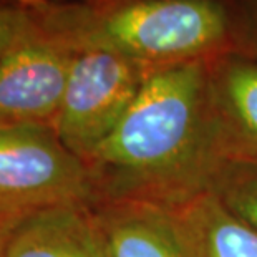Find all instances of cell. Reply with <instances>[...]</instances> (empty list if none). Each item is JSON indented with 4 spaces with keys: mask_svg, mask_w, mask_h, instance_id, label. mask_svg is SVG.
<instances>
[{
    "mask_svg": "<svg viewBox=\"0 0 257 257\" xmlns=\"http://www.w3.org/2000/svg\"><path fill=\"white\" fill-rule=\"evenodd\" d=\"M7 229H4V227H0V250H2V245H4V239L5 236H7Z\"/></svg>",
    "mask_w": 257,
    "mask_h": 257,
    "instance_id": "obj_14",
    "label": "cell"
},
{
    "mask_svg": "<svg viewBox=\"0 0 257 257\" xmlns=\"http://www.w3.org/2000/svg\"><path fill=\"white\" fill-rule=\"evenodd\" d=\"M148 68L103 48L75 52L53 123L60 141L86 163L126 113Z\"/></svg>",
    "mask_w": 257,
    "mask_h": 257,
    "instance_id": "obj_4",
    "label": "cell"
},
{
    "mask_svg": "<svg viewBox=\"0 0 257 257\" xmlns=\"http://www.w3.org/2000/svg\"><path fill=\"white\" fill-rule=\"evenodd\" d=\"M231 24L222 0H130L101 12H57L42 25L75 52L103 48L151 70L229 52Z\"/></svg>",
    "mask_w": 257,
    "mask_h": 257,
    "instance_id": "obj_2",
    "label": "cell"
},
{
    "mask_svg": "<svg viewBox=\"0 0 257 257\" xmlns=\"http://www.w3.org/2000/svg\"><path fill=\"white\" fill-rule=\"evenodd\" d=\"M209 191L257 231V160L224 163L212 178Z\"/></svg>",
    "mask_w": 257,
    "mask_h": 257,
    "instance_id": "obj_10",
    "label": "cell"
},
{
    "mask_svg": "<svg viewBox=\"0 0 257 257\" xmlns=\"http://www.w3.org/2000/svg\"><path fill=\"white\" fill-rule=\"evenodd\" d=\"M0 257H108L91 206H60L14 226Z\"/></svg>",
    "mask_w": 257,
    "mask_h": 257,
    "instance_id": "obj_8",
    "label": "cell"
},
{
    "mask_svg": "<svg viewBox=\"0 0 257 257\" xmlns=\"http://www.w3.org/2000/svg\"><path fill=\"white\" fill-rule=\"evenodd\" d=\"M186 257H257V231L212 191L171 206Z\"/></svg>",
    "mask_w": 257,
    "mask_h": 257,
    "instance_id": "obj_9",
    "label": "cell"
},
{
    "mask_svg": "<svg viewBox=\"0 0 257 257\" xmlns=\"http://www.w3.org/2000/svg\"><path fill=\"white\" fill-rule=\"evenodd\" d=\"M207 75L211 133L219 165L255 161L257 58L224 52L207 60Z\"/></svg>",
    "mask_w": 257,
    "mask_h": 257,
    "instance_id": "obj_6",
    "label": "cell"
},
{
    "mask_svg": "<svg viewBox=\"0 0 257 257\" xmlns=\"http://www.w3.org/2000/svg\"><path fill=\"white\" fill-rule=\"evenodd\" d=\"M75 50L40 29L0 58V124L53 126Z\"/></svg>",
    "mask_w": 257,
    "mask_h": 257,
    "instance_id": "obj_5",
    "label": "cell"
},
{
    "mask_svg": "<svg viewBox=\"0 0 257 257\" xmlns=\"http://www.w3.org/2000/svg\"><path fill=\"white\" fill-rule=\"evenodd\" d=\"M17 2L24 5H42L43 2H47V0H17Z\"/></svg>",
    "mask_w": 257,
    "mask_h": 257,
    "instance_id": "obj_13",
    "label": "cell"
},
{
    "mask_svg": "<svg viewBox=\"0 0 257 257\" xmlns=\"http://www.w3.org/2000/svg\"><path fill=\"white\" fill-rule=\"evenodd\" d=\"M108 257H186L171 206L140 199L91 204Z\"/></svg>",
    "mask_w": 257,
    "mask_h": 257,
    "instance_id": "obj_7",
    "label": "cell"
},
{
    "mask_svg": "<svg viewBox=\"0 0 257 257\" xmlns=\"http://www.w3.org/2000/svg\"><path fill=\"white\" fill-rule=\"evenodd\" d=\"M88 168L48 124H0V227L60 206H91Z\"/></svg>",
    "mask_w": 257,
    "mask_h": 257,
    "instance_id": "obj_3",
    "label": "cell"
},
{
    "mask_svg": "<svg viewBox=\"0 0 257 257\" xmlns=\"http://www.w3.org/2000/svg\"><path fill=\"white\" fill-rule=\"evenodd\" d=\"M231 20V50L257 58V0H237Z\"/></svg>",
    "mask_w": 257,
    "mask_h": 257,
    "instance_id": "obj_11",
    "label": "cell"
},
{
    "mask_svg": "<svg viewBox=\"0 0 257 257\" xmlns=\"http://www.w3.org/2000/svg\"><path fill=\"white\" fill-rule=\"evenodd\" d=\"M85 165L95 202L176 206L209 189L221 165L211 133L207 60L148 70L126 113Z\"/></svg>",
    "mask_w": 257,
    "mask_h": 257,
    "instance_id": "obj_1",
    "label": "cell"
},
{
    "mask_svg": "<svg viewBox=\"0 0 257 257\" xmlns=\"http://www.w3.org/2000/svg\"><path fill=\"white\" fill-rule=\"evenodd\" d=\"M40 29V20L24 9L0 7V58Z\"/></svg>",
    "mask_w": 257,
    "mask_h": 257,
    "instance_id": "obj_12",
    "label": "cell"
}]
</instances>
